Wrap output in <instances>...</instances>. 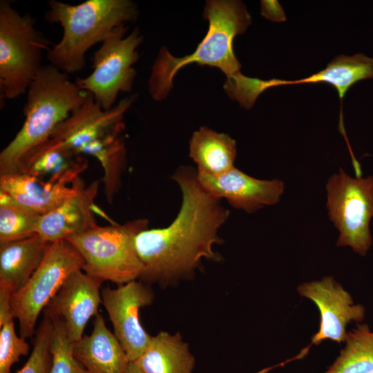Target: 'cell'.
Returning <instances> with one entry per match:
<instances>
[{
	"mask_svg": "<svg viewBox=\"0 0 373 373\" xmlns=\"http://www.w3.org/2000/svg\"><path fill=\"white\" fill-rule=\"evenodd\" d=\"M173 179L182 196L176 218L169 226L146 229L135 238L144 267L139 278L145 283H167L191 274L203 258L218 259L213 246L222 242L219 229L229 211L201 186L193 168L181 167Z\"/></svg>",
	"mask_w": 373,
	"mask_h": 373,
	"instance_id": "cell-1",
	"label": "cell"
},
{
	"mask_svg": "<svg viewBox=\"0 0 373 373\" xmlns=\"http://www.w3.org/2000/svg\"><path fill=\"white\" fill-rule=\"evenodd\" d=\"M203 17L209 29L195 51L182 57L173 56L163 47L155 60L148 89L155 101L165 99L173 87V80L179 70L195 63L220 69L227 77L224 89L230 97L245 75L233 48L236 35L242 34L250 25L251 17L246 6L239 1L211 0L206 3Z\"/></svg>",
	"mask_w": 373,
	"mask_h": 373,
	"instance_id": "cell-2",
	"label": "cell"
},
{
	"mask_svg": "<svg viewBox=\"0 0 373 373\" xmlns=\"http://www.w3.org/2000/svg\"><path fill=\"white\" fill-rule=\"evenodd\" d=\"M135 99V95L123 99L111 109L105 111L88 93L82 106L61 122L50 137L36 149H56L75 155H89L97 159L104 172V193L107 200L111 202L119 189L121 175L126 164V151L122 137L124 129L123 119Z\"/></svg>",
	"mask_w": 373,
	"mask_h": 373,
	"instance_id": "cell-3",
	"label": "cell"
},
{
	"mask_svg": "<svg viewBox=\"0 0 373 373\" xmlns=\"http://www.w3.org/2000/svg\"><path fill=\"white\" fill-rule=\"evenodd\" d=\"M87 97L88 92L67 73L50 64L42 66L28 90L23 124L0 153V175L17 172L23 160L44 144Z\"/></svg>",
	"mask_w": 373,
	"mask_h": 373,
	"instance_id": "cell-4",
	"label": "cell"
},
{
	"mask_svg": "<svg viewBox=\"0 0 373 373\" xmlns=\"http://www.w3.org/2000/svg\"><path fill=\"white\" fill-rule=\"evenodd\" d=\"M48 5L46 21L59 23L63 35L48 50L47 59L65 73L82 70L85 55L93 46L102 43L116 28L134 21L138 15L129 0H86L77 5L50 0Z\"/></svg>",
	"mask_w": 373,
	"mask_h": 373,
	"instance_id": "cell-5",
	"label": "cell"
},
{
	"mask_svg": "<svg viewBox=\"0 0 373 373\" xmlns=\"http://www.w3.org/2000/svg\"><path fill=\"white\" fill-rule=\"evenodd\" d=\"M149 221L136 219L124 224H97L66 239L84 260L82 270L104 281L122 285L139 278L144 269L137 252V235L148 229Z\"/></svg>",
	"mask_w": 373,
	"mask_h": 373,
	"instance_id": "cell-6",
	"label": "cell"
},
{
	"mask_svg": "<svg viewBox=\"0 0 373 373\" xmlns=\"http://www.w3.org/2000/svg\"><path fill=\"white\" fill-rule=\"evenodd\" d=\"M30 14H20L11 1H0L1 99H15L28 91L42 68L49 42L35 27Z\"/></svg>",
	"mask_w": 373,
	"mask_h": 373,
	"instance_id": "cell-7",
	"label": "cell"
},
{
	"mask_svg": "<svg viewBox=\"0 0 373 373\" xmlns=\"http://www.w3.org/2000/svg\"><path fill=\"white\" fill-rule=\"evenodd\" d=\"M329 220L339 232L337 247H350L364 256L372 245L373 175L352 178L343 169L325 185Z\"/></svg>",
	"mask_w": 373,
	"mask_h": 373,
	"instance_id": "cell-8",
	"label": "cell"
},
{
	"mask_svg": "<svg viewBox=\"0 0 373 373\" xmlns=\"http://www.w3.org/2000/svg\"><path fill=\"white\" fill-rule=\"evenodd\" d=\"M126 30L125 25L116 28L95 52L92 73L75 81L105 111L115 106L120 92L131 91L136 77L133 65L139 59L137 48L143 37L137 28L125 36Z\"/></svg>",
	"mask_w": 373,
	"mask_h": 373,
	"instance_id": "cell-9",
	"label": "cell"
},
{
	"mask_svg": "<svg viewBox=\"0 0 373 373\" xmlns=\"http://www.w3.org/2000/svg\"><path fill=\"white\" fill-rule=\"evenodd\" d=\"M84 260L68 240L54 242L41 263L28 283L12 294L11 303L15 318L19 321L20 336L32 337L42 310L58 292L66 279L82 269Z\"/></svg>",
	"mask_w": 373,
	"mask_h": 373,
	"instance_id": "cell-10",
	"label": "cell"
},
{
	"mask_svg": "<svg viewBox=\"0 0 373 373\" xmlns=\"http://www.w3.org/2000/svg\"><path fill=\"white\" fill-rule=\"evenodd\" d=\"M296 289L300 296L316 304L320 312V323L309 345L295 359L303 358L312 345H319L324 340L345 343L347 325L353 321L360 323L365 318V307L354 304L350 294L332 276L303 283Z\"/></svg>",
	"mask_w": 373,
	"mask_h": 373,
	"instance_id": "cell-11",
	"label": "cell"
},
{
	"mask_svg": "<svg viewBox=\"0 0 373 373\" xmlns=\"http://www.w3.org/2000/svg\"><path fill=\"white\" fill-rule=\"evenodd\" d=\"M86 166V160L81 156L64 172L47 181L25 172L0 175V191L43 216L85 186L79 174Z\"/></svg>",
	"mask_w": 373,
	"mask_h": 373,
	"instance_id": "cell-12",
	"label": "cell"
},
{
	"mask_svg": "<svg viewBox=\"0 0 373 373\" xmlns=\"http://www.w3.org/2000/svg\"><path fill=\"white\" fill-rule=\"evenodd\" d=\"M101 296L115 336L130 361H135L145 351L152 337L142 327L138 316L140 308L153 303L152 289L142 282L133 280L115 289L105 287Z\"/></svg>",
	"mask_w": 373,
	"mask_h": 373,
	"instance_id": "cell-13",
	"label": "cell"
},
{
	"mask_svg": "<svg viewBox=\"0 0 373 373\" xmlns=\"http://www.w3.org/2000/svg\"><path fill=\"white\" fill-rule=\"evenodd\" d=\"M102 283L82 269L73 272L44 308V315L59 321L70 340L78 341L88 321L99 314Z\"/></svg>",
	"mask_w": 373,
	"mask_h": 373,
	"instance_id": "cell-14",
	"label": "cell"
},
{
	"mask_svg": "<svg viewBox=\"0 0 373 373\" xmlns=\"http://www.w3.org/2000/svg\"><path fill=\"white\" fill-rule=\"evenodd\" d=\"M197 177L211 195L224 198L235 209L249 213L277 204L285 190V184L280 180L257 179L236 167L219 175L197 172Z\"/></svg>",
	"mask_w": 373,
	"mask_h": 373,
	"instance_id": "cell-15",
	"label": "cell"
},
{
	"mask_svg": "<svg viewBox=\"0 0 373 373\" xmlns=\"http://www.w3.org/2000/svg\"><path fill=\"white\" fill-rule=\"evenodd\" d=\"M99 182L94 181L55 209L41 216L37 233L54 242L83 233L97 225L93 213Z\"/></svg>",
	"mask_w": 373,
	"mask_h": 373,
	"instance_id": "cell-16",
	"label": "cell"
},
{
	"mask_svg": "<svg viewBox=\"0 0 373 373\" xmlns=\"http://www.w3.org/2000/svg\"><path fill=\"white\" fill-rule=\"evenodd\" d=\"M73 352L88 373H126L131 362L99 314L95 316L92 333L73 343Z\"/></svg>",
	"mask_w": 373,
	"mask_h": 373,
	"instance_id": "cell-17",
	"label": "cell"
},
{
	"mask_svg": "<svg viewBox=\"0 0 373 373\" xmlns=\"http://www.w3.org/2000/svg\"><path fill=\"white\" fill-rule=\"evenodd\" d=\"M52 243L36 234L0 244V285L12 294L20 290L39 267Z\"/></svg>",
	"mask_w": 373,
	"mask_h": 373,
	"instance_id": "cell-18",
	"label": "cell"
},
{
	"mask_svg": "<svg viewBox=\"0 0 373 373\" xmlns=\"http://www.w3.org/2000/svg\"><path fill=\"white\" fill-rule=\"evenodd\" d=\"M368 79H373V57L357 53L352 56L339 55L329 63L325 69L303 79L292 81L260 79L258 87L262 93L269 88L279 86L324 82L332 85L337 90L342 101L354 84Z\"/></svg>",
	"mask_w": 373,
	"mask_h": 373,
	"instance_id": "cell-19",
	"label": "cell"
},
{
	"mask_svg": "<svg viewBox=\"0 0 373 373\" xmlns=\"http://www.w3.org/2000/svg\"><path fill=\"white\" fill-rule=\"evenodd\" d=\"M144 373H191L195 358L180 334L160 332L134 361Z\"/></svg>",
	"mask_w": 373,
	"mask_h": 373,
	"instance_id": "cell-20",
	"label": "cell"
},
{
	"mask_svg": "<svg viewBox=\"0 0 373 373\" xmlns=\"http://www.w3.org/2000/svg\"><path fill=\"white\" fill-rule=\"evenodd\" d=\"M236 142L229 135L206 126L195 131L189 142V156L197 172L219 175L234 168Z\"/></svg>",
	"mask_w": 373,
	"mask_h": 373,
	"instance_id": "cell-21",
	"label": "cell"
},
{
	"mask_svg": "<svg viewBox=\"0 0 373 373\" xmlns=\"http://www.w3.org/2000/svg\"><path fill=\"white\" fill-rule=\"evenodd\" d=\"M325 373H373V331L357 323L348 332L345 346Z\"/></svg>",
	"mask_w": 373,
	"mask_h": 373,
	"instance_id": "cell-22",
	"label": "cell"
},
{
	"mask_svg": "<svg viewBox=\"0 0 373 373\" xmlns=\"http://www.w3.org/2000/svg\"><path fill=\"white\" fill-rule=\"evenodd\" d=\"M41 215L0 191V244L23 240L37 233Z\"/></svg>",
	"mask_w": 373,
	"mask_h": 373,
	"instance_id": "cell-23",
	"label": "cell"
},
{
	"mask_svg": "<svg viewBox=\"0 0 373 373\" xmlns=\"http://www.w3.org/2000/svg\"><path fill=\"white\" fill-rule=\"evenodd\" d=\"M54 333L52 319L44 315V318L35 331L33 348L25 365L17 373H50L52 357L51 344Z\"/></svg>",
	"mask_w": 373,
	"mask_h": 373,
	"instance_id": "cell-24",
	"label": "cell"
},
{
	"mask_svg": "<svg viewBox=\"0 0 373 373\" xmlns=\"http://www.w3.org/2000/svg\"><path fill=\"white\" fill-rule=\"evenodd\" d=\"M51 319L54 324V333L50 347L52 363L50 373H88L75 357L73 342L68 338L64 325L58 320Z\"/></svg>",
	"mask_w": 373,
	"mask_h": 373,
	"instance_id": "cell-25",
	"label": "cell"
},
{
	"mask_svg": "<svg viewBox=\"0 0 373 373\" xmlns=\"http://www.w3.org/2000/svg\"><path fill=\"white\" fill-rule=\"evenodd\" d=\"M0 328V373H10L12 365L28 354L30 346L26 338L17 335L13 320Z\"/></svg>",
	"mask_w": 373,
	"mask_h": 373,
	"instance_id": "cell-26",
	"label": "cell"
},
{
	"mask_svg": "<svg viewBox=\"0 0 373 373\" xmlns=\"http://www.w3.org/2000/svg\"><path fill=\"white\" fill-rule=\"evenodd\" d=\"M12 293L5 286L0 285V327L14 320L11 298Z\"/></svg>",
	"mask_w": 373,
	"mask_h": 373,
	"instance_id": "cell-27",
	"label": "cell"
},
{
	"mask_svg": "<svg viewBox=\"0 0 373 373\" xmlns=\"http://www.w3.org/2000/svg\"><path fill=\"white\" fill-rule=\"evenodd\" d=\"M126 373H144L135 364L134 362L131 361L127 367Z\"/></svg>",
	"mask_w": 373,
	"mask_h": 373,
	"instance_id": "cell-28",
	"label": "cell"
}]
</instances>
